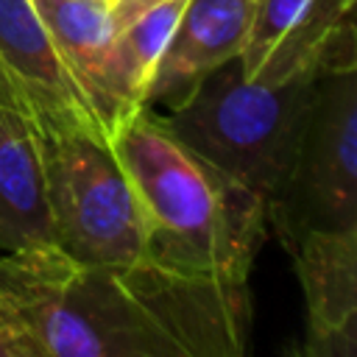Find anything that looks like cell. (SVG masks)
Here are the masks:
<instances>
[{
  "label": "cell",
  "mask_w": 357,
  "mask_h": 357,
  "mask_svg": "<svg viewBox=\"0 0 357 357\" xmlns=\"http://www.w3.org/2000/svg\"><path fill=\"white\" fill-rule=\"evenodd\" d=\"M187 0H162L134 17L126 28L117 31V61L126 81V89L137 106H145V92L151 75L159 64V56L181 17Z\"/></svg>",
  "instance_id": "12"
},
{
  "label": "cell",
  "mask_w": 357,
  "mask_h": 357,
  "mask_svg": "<svg viewBox=\"0 0 357 357\" xmlns=\"http://www.w3.org/2000/svg\"><path fill=\"white\" fill-rule=\"evenodd\" d=\"M251 17L254 0H187L151 75L145 106H173L206 73L240 59Z\"/></svg>",
  "instance_id": "9"
},
{
  "label": "cell",
  "mask_w": 357,
  "mask_h": 357,
  "mask_svg": "<svg viewBox=\"0 0 357 357\" xmlns=\"http://www.w3.org/2000/svg\"><path fill=\"white\" fill-rule=\"evenodd\" d=\"M112 151L131 176L151 226V254L184 273L248 282L268 237L265 201L170 134L148 106Z\"/></svg>",
  "instance_id": "2"
},
{
  "label": "cell",
  "mask_w": 357,
  "mask_h": 357,
  "mask_svg": "<svg viewBox=\"0 0 357 357\" xmlns=\"http://www.w3.org/2000/svg\"><path fill=\"white\" fill-rule=\"evenodd\" d=\"M0 109L20 117L36 142L64 137L114 142L31 0H0Z\"/></svg>",
  "instance_id": "6"
},
{
  "label": "cell",
  "mask_w": 357,
  "mask_h": 357,
  "mask_svg": "<svg viewBox=\"0 0 357 357\" xmlns=\"http://www.w3.org/2000/svg\"><path fill=\"white\" fill-rule=\"evenodd\" d=\"M56 245L42 156L33 134L0 109V254Z\"/></svg>",
  "instance_id": "11"
},
{
  "label": "cell",
  "mask_w": 357,
  "mask_h": 357,
  "mask_svg": "<svg viewBox=\"0 0 357 357\" xmlns=\"http://www.w3.org/2000/svg\"><path fill=\"white\" fill-rule=\"evenodd\" d=\"M53 243L86 265H134L151 254V226L137 187L112 145L89 137L42 139Z\"/></svg>",
  "instance_id": "4"
},
{
  "label": "cell",
  "mask_w": 357,
  "mask_h": 357,
  "mask_svg": "<svg viewBox=\"0 0 357 357\" xmlns=\"http://www.w3.org/2000/svg\"><path fill=\"white\" fill-rule=\"evenodd\" d=\"M276 240L301 229H357V64L324 70L284 190L265 204Z\"/></svg>",
  "instance_id": "5"
},
{
  "label": "cell",
  "mask_w": 357,
  "mask_h": 357,
  "mask_svg": "<svg viewBox=\"0 0 357 357\" xmlns=\"http://www.w3.org/2000/svg\"><path fill=\"white\" fill-rule=\"evenodd\" d=\"M0 357H36V349L28 340V335L17 324L3 318H0Z\"/></svg>",
  "instance_id": "13"
},
{
  "label": "cell",
  "mask_w": 357,
  "mask_h": 357,
  "mask_svg": "<svg viewBox=\"0 0 357 357\" xmlns=\"http://www.w3.org/2000/svg\"><path fill=\"white\" fill-rule=\"evenodd\" d=\"M0 318H3V321H11V324H14V318H11L8 307H6V298H3V293H0Z\"/></svg>",
  "instance_id": "15"
},
{
  "label": "cell",
  "mask_w": 357,
  "mask_h": 357,
  "mask_svg": "<svg viewBox=\"0 0 357 357\" xmlns=\"http://www.w3.org/2000/svg\"><path fill=\"white\" fill-rule=\"evenodd\" d=\"M162 0H106V8H109V20L114 25V31L126 28L134 17H139L145 8L156 6Z\"/></svg>",
  "instance_id": "14"
},
{
  "label": "cell",
  "mask_w": 357,
  "mask_h": 357,
  "mask_svg": "<svg viewBox=\"0 0 357 357\" xmlns=\"http://www.w3.org/2000/svg\"><path fill=\"white\" fill-rule=\"evenodd\" d=\"M357 64L354 0H254L240 67L248 81L282 84L307 70Z\"/></svg>",
  "instance_id": "7"
},
{
  "label": "cell",
  "mask_w": 357,
  "mask_h": 357,
  "mask_svg": "<svg viewBox=\"0 0 357 357\" xmlns=\"http://www.w3.org/2000/svg\"><path fill=\"white\" fill-rule=\"evenodd\" d=\"M307 310V357L357 354V229H301L279 240Z\"/></svg>",
  "instance_id": "8"
},
{
  "label": "cell",
  "mask_w": 357,
  "mask_h": 357,
  "mask_svg": "<svg viewBox=\"0 0 357 357\" xmlns=\"http://www.w3.org/2000/svg\"><path fill=\"white\" fill-rule=\"evenodd\" d=\"M321 73L307 70L268 86L248 81L240 59H231L195 81L162 123L190 151L268 204L293 173Z\"/></svg>",
  "instance_id": "3"
},
{
  "label": "cell",
  "mask_w": 357,
  "mask_h": 357,
  "mask_svg": "<svg viewBox=\"0 0 357 357\" xmlns=\"http://www.w3.org/2000/svg\"><path fill=\"white\" fill-rule=\"evenodd\" d=\"M31 6L86 86L106 128L117 137L120 126L145 106H137L126 89L106 0H31Z\"/></svg>",
  "instance_id": "10"
},
{
  "label": "cell",
  "mask_w": 357,
  "mask_h": 357,
  "mask_svg": "<svg viewBox=\"0 0 357 357\" xmlns=\"http://www.w3.org/2000/svg\"><path fill=\"white\" fill-rule=\"evenodd\" d=\"M0 293L36 357H243L251 337L248 282L153 257L112 268L33 245L0 254Z\"/></svg>",
  "instance_id": "1"
}]
</instances>
